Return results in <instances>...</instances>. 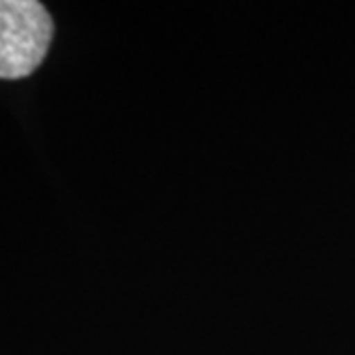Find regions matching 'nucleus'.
<instances>
[{
  "label": "nucleus",
  "instance_id": "f257e3e1",
  "mask_svg": "<svg viewBox=\"0 0 355 355\" xmlns=\"http://www.w3.org/2000/svg\"><path fill=\"white\" fill-rule=\"evenodd\" d=\"M53 20L38 0H0V79L32 76L46 60Z\"/></svg>",
  "mask_w": 355,
  "mask_h": 355
}]
</instances>
